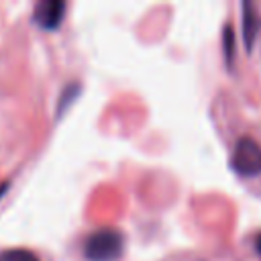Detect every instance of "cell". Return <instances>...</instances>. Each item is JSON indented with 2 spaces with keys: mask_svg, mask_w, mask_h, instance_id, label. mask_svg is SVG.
I'll list each match as a JSON object with an SVG mask.
<instances>
[{
  "mask_svg": "<svg viewBox=\"0 0 261 261\" xmlns=\"http://www.w3.org/2000/svg\"><path fill=\"white\" fill-rule=\"evenodd\" d=\"M122 253V234L116 228H98L84 243L88 261H114Z\"/></svg>",
  "mask_w": 261,
  "mask_h": 261,
  "instance_id": "obj_1",
  "label": "cell"
},
{
  "mask_svg": "<svg viewBox=\"0 0 261 261\" xmlns=\"http://www.w3.org/2000/svg\"><path fill=\"white\" fill-rule=\"evenodd\" d=\"M232 169L243 177H255L261 173V145L251 137H241L230 155Z\"/></svg>",
  "mask_w": 261,
  "mask_h": 261,
  "instance_id": "obj_2",
  "label": "cell"
},
{
  "mask_svg": "<svg viewBox=\"0 0 261 261\" xmlns=\"http://www.w3.org/2000/svg\"><path fill=\"white\" fill-rule=\"evenodd\" d=\"M63 14H65V2L61 0H43L33 10L35 22L45 31H55L61 24Z\"/></svg>",
  "mask_w": 261,
  "mask_h": 261,
  "instance_id": "obj_3",
  "label": "cell"
},
{
  "mask_svg": "<svg viewBox=\"0 0 261 261\" xmlns=\"http://www.w3.org/2000/svg\"><path fill=\"white\" fill-rule=\"evenodd\" d=\"M241 8H243V43H245V49L251 53L257 39V31H259V16L249 2H243Z\"/></svg>",
  "mask_w": 261,
  "mask_h": 261,
  "instance_id": "obj_4",
  "label": "cell"
},
{
  "mask_svg": "<svg viewBox=\"0 0 261 261\" xmlns=\"http://www.w3.org/2000/svg\"><path fill=\"white\" fill-rule=\"evenodd\" d=\"M0 261H39V257L29 251V249H22V247H16V249H6L0 253Z\"/></svg>",
  "mask_w": 261,
  "mask_h": 261,
  "instance_id": "obj_5",
  "label": "cell"
},
{
  "mask_svg": "<svg viewBox=\"0 0 261 261\" xmlns=\"http://www.w3.org/2000/svg\"><path fill=\"white\" fill-rule=\"evenodd\" d=\"M222 47H224L226 65L230 67V65H232V59H234V35H232V29H230V27H224V33H222Z\"/></svg>",
  "mask_w": 261,
  "mask_h": 261,
  "instance_id": "obj_6",
  "label": "cell"
},
{
  "mask_svg": "<svg viewBox=\"0 0 261 261\" xmlns=\"http://www.w3.org/2000/svg\"><path fill=\"white\" fill-rule=\"evenodd\" d=\"M6 190H8V184H6V181H2V184H0V198L4 196V192H6Z\"/></svg>",
  "mask_w": 261,
  "mask_h": 261,
  "instance_id": "obj_7",
  "label": "cell"
},
{
  "mask_svg": "<svg viewBox=\"0 0 261 261\" xmlns=\"http://www.w3.org/2000/svg\"><path fill=\"white\" fill-rule=\"evenodd\" d=\"M257 249H259V251H261V237H259V239H257Z\"/></svg>",
  "mask_w": 261,
  "mask_h": 261,
  "instance_id": "obj_8",
  "label": "cell"
}]
</instances>
